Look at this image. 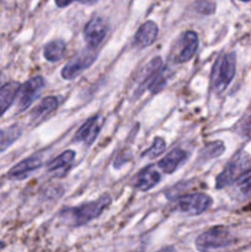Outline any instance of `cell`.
I'll return each mask as SVG.
<instances>
[{
	"label": "cell",
	"mask_w": 251,
	"mask_h": 252,
	"mask_svg": "<svg viewBox=\"0 0 251 252\" xmlns=\"http://www.w3.org/2000/svg\"><path fill=\"white\" fill-rule=\"evenodd\" d=\"M236 189L239 191V193L246 198V197H251V170L250 171L245 172L244 175H241L238 180L235 181Z\"/></svg>",
	"instance_id": "22"
},
{
	"label": "cell",
	"mask_w": 251,
	"mask_h": 252,
	"mask_svg": "<svg viewBox=\"0 0 251 252\" xmlns=\"http://www.w3.org/2000/svg\"><path fill=\"white\" fill-rule=\"evenodd\" d=\"M198 48V36L194 31H186L180 36L175 47L177 63L188 62Z\"/></svg>",
	"instance_id": "9"
},
{
	"label": "cell",
	"mask_w": 251,
	"mask_h": 252,
	"mask_svg": "<svg viewBox=\"0 0 251 252\" xmlns=\"http://www.w3.org/2000/svg\"><path fill=\"white\" fill-rule=\"evenodd\" d=\"M225 150L223 142L220 140H216V142H212L209 144H207L203 149L199 153V157L206 158V159H213V158L220 157L221 154Z\"/></svg>",
	"instance_id": "21"
},
{
	"label": "cell",
	"mask_w": 251,
	"mask_h": 252,
	"mask_svg": "<svg viewBox=\"0 0 251 252\" xmlns=\"http://www.w3.org/2000/svg\"><path fill=\"white\" fill-rule=\"evenodd\" d=\"M161 180L159 171L155 169L154 165L144 167L134 176V187L140 191H149L157 186Z\"/></svg>",
	"instance_id": "12"
},
{
	"label": "cell",
	"mask_w": 251,
	"mask_h": 252,
	"mask_svg": "<svg viewBox=\"0 0 251 252\" xmlns=\"http://www.w3.org/2000/svg\"><path fill=\"white\" fill-rule=\"evenodd\" d=\"M243 133L244 135H246L248 138H251V117H249V120L246 121L245 125H244Z\"/></svg>",
	"instance_id": "25"
},
{
	"label": "cell",
	"mask_w": 251,
	"mask_h": 252,
	"mask_svg": "<svg viewBox=\"0 0 251 252\" xmlns=\"http://www.w3.org/2000/svg\"><path fill=\"white\" fill-rule=\"evenodd\" d=\"M101 126H102V117L101 115H95L93 117L89 118L76 132L75 140L76 142H81L86 145H91L97 138L98 133L101 130Z\"/></svg>",
	"instance_id": "10"
},
{
	"label": "cell",
	"mask_w": 251,
	"mask_h": 252,
	"mask_svg": "<svg viewBox=\"0 0 251 252\" xmlns=\"http://www.w3.org/2000/svg\"><path fill=\"white\" fill-rule=\"evenodd\" d=\"M157 37V25L154 21H147L138 29L134 36V44L138 48L152 46Z\"/></svg>",
	"instance_id": "15"
},
{
	"label": "cell",
	"mask_w": 251,
	"mask_h": 252,
	"mask_svg": "<svg viewBox=\"0 0 251 252\" xmlns=\"http://www.w3.org/2000/svg\"><path fill=\"white\" fill-rule=\"evenodd\" d=\"M251 170V157L245 152L236 153L233 159L226 164L223 171L217 176L216 186L218 189H224L231 184H235L236 180L245 172Z\"/></svg>",
	"instance_id": "4"
},
{
	"label": "cell",
	"mask_w": 251,
	"mask_h": 252,
	"mask_svg": "<svg viewBox=\"0 0 251 252\" xmlns=\"http://www.w3.org/2000/svg\"><path fill=\"white\" fill-rule=\"evenodd\" d=\"M96 52L95 49H85L76 56H74L62 69V76L65 80H73L74 78L80 75L85 69H88L95 62Z\"/></svg>",
	"instance_id": "6"
},
{
	"label": "cell",
	"mask_w": 251,
	"mask_h": 252,
	"mask_svg": "<svg viewBox=\"0 0 251 252\" xmlns=\"http://www.w3.org/2000/svg\"><path fill=\"white\" fill-rule=\"evenodd\" d=\"M236 56L234 52L223 53L216 61L211 76V85L214 93L221 94L225 91L235 75Z\"/></svg>",
	"instance_id": "2"
},
{
	"label": "cell",
	"mask_w": 251,
	"mask_h": 252,
	"mask_svg": "<svg viewBox=\"0 0 251 252\" xmlns=\"http://www.w3.org/2000/svg\"><path fill=\"white\" fill-rule=\"evenodd\" d=\"M42 166V160L38 157H30L21 160L7 172L10 180H25Z\"/></svg>",
	"instance_id": "11"
},
{
	"label": "cell",
	"mask_w": 251,
	"mask_h": 252,
	"mask_svg": "<svg viewBox=\"0 0 251 252\" xmlns=\"http://www.w3.org/2000/svg\"><path fill=\"white\" fill-rule=\"evenodd\" d=\"M162 61L160 57H155L153 58L147 65L144 66V70H143L142 80H140L139 86H138V94L137 96H139L140 94L144 91V89H149V86L154 83L155 79L160 75V73L162 71Z\"/></svg>",
	"instance_id": "13"
},
{
	"label": "cell",
	"mask_w": 251,
	"mask_h": 252,
	"mask_svg": "<svg viewBox=\"0 0 251 252\" xmlns=\"http://www.w3.org/2000/svg\"><path fill=\"white\" fill-rule=\"evenodd\" d=\"M19 89L20 84L17 81H9L0 88V117L12 105L19 93Z\"/></svg>",
	"instance_id": "18"
},
{
	"label": "cell",
	"mask_w": 251,
	"mask_h": 252,
	"mask_svg": "<svg viewBox=\"0 0 251 252\" xmlns=\"http://www.w3.org/2000/svg\"><path fill=\"white\" fill-rule=\"evenodd\" d=\"M213 201L211 197L202 192L185 194L176 201V208L182 213L189 216H198L206 212L212 206Z\"/></svg>",
	"instance_id": "5"
},
{
	"label": "cell",
	"mask_w": 251,
	"mask_h": 252,
	"mask_svg": "<svg viewBox=\"0 0 251 252\" xmlns=\"http://www.w3.org/2000/svg\"><path fill=\"white\" fill-rule=\"evenodd\" d=\"M157 252H177V250L174 248V246H166V248L161 249V250H159Z\"/></svg>",
	"instance_id": "26"
},
{
	"label": "cell",
	"mask_w": 251,
	"mask_h": 252,
	"mask_svg": "<svg viewBox=\"0 0 251 252\" xmlns=\"http://www.w3.org/2000/svg\"><path fill=\"white\" fill-rule=\"evenodd\" d=\"M1 75L2 74H1V71H0V80H1Z\"/></svg>",
	"instance_id": "29"
},
{
	"label": "cell",
	"mask_w": 251,
	"mask_h": 252,
	"mask_svg": "<svg viewBox=\"0 0 251 252\" xmlns=\"http://www.w3.org/2000/svg\"><path fill=\"white\" fill-rule=\"evenodd\" d=\"M111 202H112V199H111L110 194L105 193L98 197L96 201L86 202V203L75 207V208L65 209V211L62 212V214H65L66 218L70 220V223L74 226H83L100 217L102 212L110 206Z\"/></svg>",
	"instance_id": "1"
},
{
	"label": "cell",
	"mask_w": 251,
	"mask_h": 252,
	"mask_svg": "<svg viewBox=\"0 0 251 252\" xmlns=\"http://www.w3.org/2000/svg\"><path fill=\"white\" fill-rule=\"evenodd\" d=\"M70 4H71V1H65V2H59V1H57V2H56L57 6H59V7L68 6V5H70Z\"/></svg>",
	"instance_id": "27"
},
{
	"label": "cell",
	"mask_w": 251,
	"mask_h": 252,
	"mask_svg": "<svg viewBox=\"0 0 251 252\" xmlns=\"http://www.w3.org/2000/svg\"><path fill=\"white\" fill-rule=\"evenodd\" d=\"M58 107V98L56 96H48V97L43 98L41 102L37 105V107L34 108L31 112V120L34 123H38L39 121L44 120L46 117H48L51 113H53L54 111Z\"/></svg>",
	"instance_id": "17"
},
{
	"label": "cell",
	"mask_w": 251,
	"mask_h": 252,
	"mask_svg": "<svg viewBox=\"0 0 251 252\" xmlns=\"http://www.w3.org/2000/svg\"><path fill=\"white\" fill-rule=\"evenodd\" d=\"M22 134V128L19 125L0 128V153L11 147Z\"/></svg>",
	"instance_id": "19"
},
{
	"label": "cell",
	"mask_w": 251,
	"mask_h": 252,
	"mask_svg": "<svg viewBox=\"0 0 251 252\" xmlns=\"http://www.w3.org/2000/svg\"><path fill=\"white\" fill-rule=\"evenodd\" d=\"M166 149V142L162 139L161 137H157L153 142V144L148 148L145 152H143V157H149V158H157L161 155L162 153Z\"/></svg>",
	"instance_id": "23"
},
{
	"label": "cell",
	"mask_w": 251,
	"mask_h": 252,
	"mask_svg": "<svg viewBox=\"0 0 251 252\" xmlns=\"http://www.w3.org/2000/svg\"><path fill=\"white\" fill-rule=\"evenodd\" d=\"M107 24L101 16H94L84 27V38L89 48L96 49L107 34Z\"/></svg>",
	"instance_id": "8"
},
{
	"label": "cell",
	"mask_w": 251,
	"mask_h": 252,
	"mask_svg": "<svg viewBox=\"0 0 251 252\" xmlns=\"http://www.w3.org/2000/svg\"><path fill=\"white\" fill-rule=\"evenodd\" d=\"M196 10L201 14L212 15L216 11V4L212 1H199L196 4Z\"/></svg>",
	"instance_id": "24"
},
{
	"label": "cell",
	"mask_w": 251,
	"mask_h": 252,
	"mask_svg": "<svg viewBox=\"0 0 251 252\" xmlns=\"http://www.w3.org/2000/svg\"><path fill=\"white\" fill-rule=\"evenodd\" d=\"M65 54V42L62 39H54L44 46L43 56L48 62H58Z\"/></svg>",
	"instance_id": "20"
},
{
	"label": "cell",
	"mask_w": 251,
	"mask_h": 252,
	"mask_svg": "<svg viewBox=\"0 0 251 252\" xmlns=\"http://www.w3.org/2000/svg\"><path fill=\"white\" fill-rule=\"evenodd\" d=\"M4 248H5V243L4 241H0V250H2Z\"/></svg>",
	"instance_id": "28"
},
{
	"label": "cell",
	"mask_w": 251,
	"mask_h": 252,
	"mask_svg": "<svg viewBox=\"0 0 251 252\" xmlns=\"http://www.w3.org/2000/svg\"><path fill=\"white\" fill-rule=\"evenodd\" d=\"M234 243L233 235L226 226L217 225L207 229L196 240L197 250L201 252H217Z\"/></svg>",
	"instance_id": "3"
},
{
	"label": "cell",
	"mask_w": 251,
	"mask_h": 252,
	"mask_svg": "<svg viewBox=\"0 0 251 252\" xmlns=\"http://www.w3.org/2000/svg\"><path fill=\"white\" fill-rule=\"evenodd\" d=\"M74 159H75V153L73 150H66L63 152L61 155L54 158L53 160L47 164V170L51 174H56L58 176H63L68 171L69 167L73 165Z\"/></svg>",
	"instance_id": "16"
},
{
	"label": "cell",
	"mask_w": 251,
	"mask_h": 252,
	"mask_svg": "<svg viewBox=\"0 0 251 252\" xmlns=\"http://www.w3.org/2000/svg\"><path fill=\"white\" fill-rule=\"evenodd\" d=\"M44 84H46L44 79L41 75H37L20 85L19 93H17V95H19V102H17L19 112H24L33 103V101L38 97L39 94L43 90Z\"/></svg>",
	"instance_id": "7"
},
{
	"label": "cell",
	"mask_w": 251,
	"mask_h": 252,
	"mask_svg": "<svg viewBox=\"0 0 251 252\" xmlns=\"http://www.w3.org/2000/svg\"><path fill=\"white\" fill-rule=\"evenodd\" d=\"M187 152L182 149H174L169 153V154L165 155V158H162L159 162H157V166L161 169V171H164L165 174H172V172L176 171L182 164L187 160Z\"/></svg>",
	"instance_id": "14"
}]
</instances>
